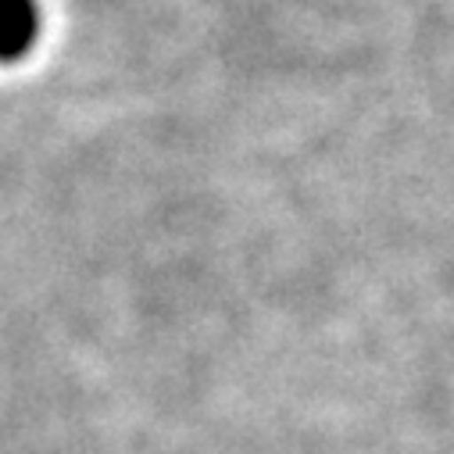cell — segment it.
I'll use <instances>...</instances> for the list:
<instances>
[{
    "label": "cell",
    "mask_w": 454,
    "mask_h": 454,
    "mask_svg": "<svg viewBox=\"0 0 454 454\" xmlns=\"http://www.w3.org/2000/svg\"><path fill=\"white\" fill-rule=\"evenodd\" d=\"M40 36L36 0H0V61H19Z\"/></svg>",
    "instance_id": "obj_1"
}]
</instances>
